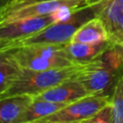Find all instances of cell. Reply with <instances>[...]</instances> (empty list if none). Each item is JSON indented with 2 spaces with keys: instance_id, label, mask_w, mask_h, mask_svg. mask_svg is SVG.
<instances>
[{
  "instance_id": "cell-7",
  "label": "cell",
  "mask_w": 123,
  "mask_h": 123,
  "mask_svg": "<svg viewBox=\"0 0 123 123\" xmlns=\"http://www.w3.org/2000/svg\"><path fill=\"white\" fill-rule=\"evenodd\" d=\"M119 72L111 67L102 57L86 62L78 80L90 95L108 94L107 91L114 86Z\"/></svg>"
},
{
  "instance_id": "cell-8",
  "label": "cell",
  "mask_w": 123,
  "mask_h": 123,
  "mask_svg": "<svg viewBox=\"0 0 123 123\" xmlns=\"http://www.w3.org/2000/svg\"><path fill=\"white\" fill-rule=\"evenodd\" d=\"M88 95L90 94L77 78L64 82L38 94H36L34 95V97L37 99L47 100L51 102L68 104Z\"/></svg>"
},
{
  "instance_id": "cell-6",
  "label": "cell",
  "mask_w": 123,
  "mask_h": 123,
  "mask_svg": "<svg viewBox=\"0 0 123 123\" xmlns=\"http://www.w3.org/2000/svg\"><path fill=\"white\" fill-rule=\"evenodd\" d=\"M106 0H46L34 3L18 9L16 11L0 15V25L11 23L24 18L42 16L52 14L64 8H73L76 10L85 9Z\"/></svg>"
},
{
  "instance_id": "cell-5",
  "label": "cell",
  "mask_w": 123,
  "mask_h": 123,
  "mask_svg": "<svg viewBox=\"0 0 123 123\" xmlns=\"http://www.w3.org/2000/svg\"><path fill=\"white\" fill-rule=\"evenodd\" d=\"M111 103V94H94L69 103L57 112L35 123H79Z\"/></svg>"
},
{
  "instance_id": "cell-11",
  "label": "cell",
  "mask_w": 123,
  "mask_h": 123,
  "mask_svg": "<svg viewBox=\"0 0 123 123\" xmlns=\"http://www.w3.org/2000/svg\"><path fill=\"white\" fill-rule=\"evenodd\" d=\"M109 40L108 31L103 21L95 16L84 23L74 34L70 42L96 44Z\"/></svg>"
},
{
  "instance_id": "cell-3",
  "label": "cell",
  "mask_w": 123,
  "mask_h": 123,
  "mask_svg": "<svg viewBox=\"0 0 123 123\" xmlns=\"http://www.w3.org/2000/svg\"><path fill=\"white\" fill-rule=\"evenodd\" d=\"M2 52L9 53L26 70L39 71L81 63L68 57L64 45H32Z\"/></svg>"
},
{
  "instance_id": "cell-14",
  "label": "cell",
  "mask_w": 123,
  "mask_h": 123,
  "mask_svg": "<svg viewBox=\"0 0 123 123\" xmlns=\"http://www.w3.org/2000/svg\"><path fill=\"white\" fill-rule=\"evenodd\" d=\"M111 121L123 123V69L119 72L111 93Z\"/></svg>"
},
{
  "instance_id": "cell-18",
  "label": "cell",
  "mask_w": 123,
  "mask_h": 123,
  "mask_svg": "<svg viewBox=\"0 0 123 123\" xmlns=\"http://www.w3.org/2000/svg\"><path fill=\"white\" fill-rule=\"evenodd\" d=\"M114 45L117 47V49H118V51H119V53H120V56H121L122 62H123V47H122L121 45H119V44H114Z\"/></svg>"
},
{
  "instance_id": "cell-15",
  "label": "cell",
  "mask_w": 123,
  "mask_h": 123,
  "mask_svg": "<svg viewBox=\"0 0 123 123\" xmlns=\"http://www.w3.org/2000/svg\"><path fill=\"white\" fill-rule=\"evenodd\" d=\"M79 123H112L111 121V103L105 108H103L100 111H98L93 116L85 119Z\"/></svg>"
},
{
  "instance_id": "cell-12",
  "label": "cell",
  "mask_w": 123,
  "mask_h": 123,
  "mask_svg": "<svg viewBox=\"0 0 123 123\" xmlns=\"http://www.w3.org/2000/svg\"><path fill=\"white\" fill-rule=\"evenodd\" d=\"M68 104L51 102V101H47V100L37 99L34 97V101L30 104V106L26 109V111L22 113V115L17 119V121L15 123L37 122L38 120L57 112L58 111L64 108Z\"/></svg>"
},
{
  "instance_id": "cell-9",
  "label": "cell",
  "mask_w": 123,
  "mask_h": 123,
  "mask_svg": "<svg viewBox=\"0 0 123 123\" xmlns=\"http://www.w3.org/2000/svg\"><path fill=\"white\" fill-rule=\"evenodd\" d=\"M33 101L34 95L32 94H15L0 97L1 123H15Z\"/></svg>"
},
{
  "instance_id": "cell-13",
  "label": "cell",
  "mask_w": 123,
  "mask_h": 123,
  "mask_svg": "<svg viewBox=\"0 0 123 123\" xmlns=\"http://www.w3.org/2000/svg\"><path fill=\"white\" fill-rule=\"evenodd\" d=\"M23 68L7 52H0V94L4 93L20 76Z\"/></svg>"
},
{
  "instance_id": "cell-2",
  "label": "cell",
  "mask_w": 123,
  "mask_h": 123,
  "mask_svg": "<svg viewBox=\"0 0 123 123\" xmlns=\"http://www.w3.org/2000/svg\"><path fill=\"white\" fill-rule=\"evenodd\" d=\"M85 65L86 62H81L39 71L23 69L20 76L4 93L0 94V97L15 94H38L64 82L77 79Z\"/></svg>"
},
{
  "instance_id": "cell-17",
  "label": "cell",
  "mask_w": 123,
  "mask_h": 123,
  "mask_svg": "<svg viewBox=\"0 0 123 123\" xmlns=\"http://www.w3.org/2000/svg\"><path fill=\"white\" fill-rule=\"evenodd\" d=\"M12 0H0V9L5 7L6 5H8L9 3H11Z\"/></svg>"
},
{
  "instance_id": "cell-1",
  "label": "cell",
  "mask_w": 123,
  "mask_h": 123,
  "mask_svg": "<svg viewBox=\"0 0 123 123\" xmlns=\"http://www.w3.org/2000/svg\"><path fill=\"white\" fill-rule=\"evenodd\" d=\"M107 1V0H106ZM106 1L82 9L69 18L54 23L29 37L0 45V52L32 45H64L71 41L76 31L86 21L97 16L99 10Z\"/></svg>"
},
{
  "instance_id": "cell-10",
  "label": "cell",
  "mask_w": 123,
  "mask_h": 123,
  "mask_svg": "<svg viewBox=\"0 0 123 123\" xmlns=\"http://www.w3.org/2000/svg\"><path fill=\"white\" fill-rule=\"evenodd\" d=\"M114 44L110 40L105 42L90 44L82 42H69L64 44V49L68 57L75 62H86L103 56Z\"/></svg>"
},
{
  "instance_id": "cell-4",
  "label": "cell",
  "mask_w": 123,
  "mask_h": 123,
  "mask_svg": "<svg viewBox=\"0 0 123 123\" xmlns=\"http://www.w3.org/2000/svg\"><path fill=\"white\" fill-rule=\"evenodd\" d=\"M78 11L80 10H76L73 8H64L52 14L24 18L21 20H16L11 23L0 25V45L29 37L54 23L66 20Z\"/></svg>"
},
{
  "instance_id": "cell-19",
  "label": "cell",
  "mask_w": 123,
  "mask_h": 123,
  "mask_svg": "<svg viewBox=\"0 0 123 123\" xmlns=\"http://www.w3.org/2000/svg\"><path fill=\"white\" fill-rule=\"evenodd\" d=\"M119 45H121V46L123 47V43H119Z\"/></svg>"
},
{
  "instance_id": "cell-16",
  "label": "cell",
  "mask_w": 123,
  "mask_h": 123,
  "mask_svg": "<svg viewBox=\"0 0 123 123\" xmlns=\"http://www.w3.org/2000/svg\"><path fill=\"white\" fill-rule=\"evenodd\" d=\"M41 1H46V0H12L11 3H9L8 5H6L5 7L0 9V15L16 11L18 9H21L23 7H26V6L34 4V3L41 2Z\"/></svg>"
}]
</instances>
